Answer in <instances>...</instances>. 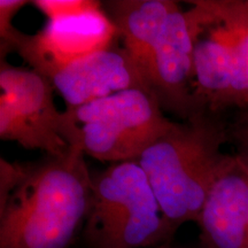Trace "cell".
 <instances>
[{
	"label": "cell",
	"instance_id": "5bb4252c",
	"mask_svg": "<svg viewBox=\"0 0 248 248\" xmlns=\"http://www.w3.org/2000/svg\"><path fill=\"white\" fill-rule=\"evenodd\" d=\"M26 0H0V54L1 60L14 51L15 40L20 30L13 26L15 15L21 8L30 4Z\"/></svg>",
	"mask_w": 248,
	"mask_h": 248
},
{
	"label": "cell",
	"instance_id": "2e32d148",
	"mask_svg": "<svg viewBox=\"0 0 248 248\" xmlns=\"http://www.w3.org/2000/svg\"><path fill=\"white\" fill-rule=\"evenodd\" d=\"M27 163L0 160V203L5 201L26 171Z\"/></svg>",
	"mask_w": 248,
	"mask_h": 248
},
{
	"label": "cell",
	"instance_id": "3957f363",
	"mask_svg": "<svg viewBox=\"0 0 248 248\" xmlns=\"http://www.w3.org/2000/svg\"><path fill=\"white\" fill-rule=\"evenodd\" d=\"M137 160L92 173L82 238L88 248H152L176 234Z\"/></svg>",
	"mask_w": 248,
	"mask_h": 248
},
{
	"label": "cell",
	"instance_id": "9a60e30c",
	"mask_svg": "<svg viewBox=\"0 0 248 248\" xmlns=\"http://www.w3.org/2000/svg\"><path fill=\"white\" fill-rule=\"evenodd\" d=\"M229 142H233L234 156L248 172V109L239 110L233 123L228 126Z\"/></svg>",
	"mask_w": 248,
	"mask_h": 248
},
{
	"label": "cell",
	"instance_id": "8992f818",
	"mask_svg": "<svg viewBox=\"0 0 248 248\" xmlns=\"http://www.w3.org/2000/svg\"><path fill=\"white\" fill-rule=\"evenodd\" d=\"M119 31L104 8L75 16L47 20L33 35L20 31L14 51L31 69L49 78L68 64L110 47Z\"/></svg>",
	"mask_w": 248,
	"mask_h": 248
},
{
	"label": "cell",
	"instance_id": "ba28073f",
	"mask_svg": "<svg viewBox=\"0 0 248 248\" xmlns=\"http://www.w3.org/2000/svg\"><path fill=\"white\" fill-rule=\"evenodd\" d=\"M146 76L162 109L183 120L199 111L193 88V18L181 6L170 14L152 52Z\"/></svg>",
	"mask_w": 248,
	"mask_h": 248
},
{
	"label": "cell",
	"instance_id": "7c38bea8",
	"mask_svg": "<svg viewBox=\"0 0 248 248\" xmlns=\"http://www.w3.org/2000/svg\"><path fill=\"white\" fill-rule=\"evenodd\" d=\"M230 35L232 80L230 108L248 109V0H219Z\"/></svg>",
	"mask_w": 248,
	"mask_h": 248
},
{
	"label": "cell",
	"instance_id": "30bf717a",
	"mask_svg": "<svg viewBox=\"0 0 248 248\" xmlns=\"http://www.w3.org/2000/svg\"><path fill=\"white\" fill-rule=\"evenodd\" d=\"M197 224L201 248H248V172L235 156L214 184Z\"/></svg>",
	"mask_w": 248,
	"mask_h": 248
},
{
	"label": "cell",
	"instance_id": "277c9868",
	"mask_svg": "<svg viewBox=\"0 0 248 248\" xmlns=\"http://www.w3.org/2000/svg\"><path fill=\"white\" fill-rule=\"evenodd\" d=\"M173 123L153 91L131 89L64 108L60 131L69 147L113 164L138 160Z\"/></svg>",
	"mask_w": 248,
	"mask_h": 248
},
{
	"label": "cell",
	"instance_id": "52a82bcc",
	"mask_svg": "<svg viewBox=\"0 0 248 248\" xmlns=\"http://www.w3.org/2000/svg\"><path fill=\"white\" fill-rule=\"evenodd\" d=\"M193 18V88L199 113L230 108V35L218 0L188 1Z\"/></svg>",
	"mask_w": 248,
	"mask_h": 248
},
{
	"label": "cell",
	"instance_id": "e0dca14e",
	"mask_svg": "<svg viewBox=\"0 0 248 248\" xmlns=\"http://www.w3.org/2000/svg\"><path fill=\"white\" fill-rule=\"evenodd\" d=\"M152 248H194V247H185V246H176V245H172V243L169 244H164V245H160V246L156 247H152ZM195 248H201L200 245Z\"/></svg>",
	"mask_w": 248,
	"mask_h": 248
},
{
	"label": "cell",
	"instance_id": "8fae6325",
	"mask_svg": "<svg viewBox=\"0 0 248 248\" xmlns=\"http://www.w3.org/2000/svg\"><path fill=\"white\" fill-rule=\"evenodd\" d=\"M178 7V2L172 0H110L102 2L105 13L119 31L123 47L137 61L145 76L153 48L162 35L170 14Z\"/></svg>",
	"mask_w": 248,
	"mask_h": 248
},
{
	"label": "cell",
	"instance_id": "9c48e42d",
	"mask_svg": "<svg viewBox=\"0 0 248 248\" xmlns=\"http://www.w3.org/2000/svg\"><path fill=\"white\" fill-rule=\"evenodd\" d=\"M60 93L66 108L126 91H152L147 77L125 48L114 44L62 68L48 78Z\"/></svg>",
	"mask_w": 248,
	"mask_h": 248
},
{
	"label": "cell",
	"instance_id": "4fadbf2b",
	"mask_svg": "<svg viewBox=\"0 0 248 248\" xmlns=\"http://www.w3.org/2000/svg\"><path fill=\"white\" fill-rule=\"evenodd\" d=\"M47 20L75 16L102 8V2L97 0H33L30 2Z\"/></svg>",
	"mask_w": 248,
	"mask_h": 248
},
{
	"label": "cell",
	"instance_id": "6da1fadb",
	"mask_svg": "<svg viewBox=\"0 0 248 248\" xmlns=\"http://www.w3.org/2000/svg\"><path fill=\"white\" fill-rule=\"evenodd\" d=\"M91 193L92 173L75 148L28 162L0 203V248H69L82 233Z\"/></svg>",
	"mask_w": 248,
	"mask_h": 248
},
{
	"label": "cell",
	"instance_id": "7a4b0ae2",
	"mask_svg": "<svg viewBox=\"0 0 248 248\" xmlns=\"http://www.w3.org/2000/svg\"><path fill=\"white\" fill-rule=\"evenodd\" d=\"M228 141L218 114L202 111L173 123L137 160L176 231L198 223L217 178L233 162L234 154L222 151Z\"/></svg>",
	"mask_w": 248,
	"mask_h": 248
},
{
	"label": "cell",
	"instance_id": "5b68a950",
	"mask_svg": "<svg viewBox=\"0 0 248 248\" xmlns=\"http://www.w3.org/2000/svg\"><path fill=\"white\" fill-rule=\"evenodd\" d=\"M51 80L33 69L0 62V138L27 150L62 155L69 145L62 138L61 114Z\"/></svg>",
	"mask_w": 248,
	"mask_h": 248
}]
</instances>
